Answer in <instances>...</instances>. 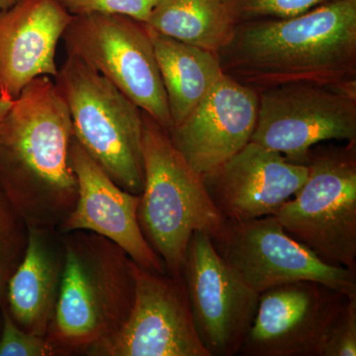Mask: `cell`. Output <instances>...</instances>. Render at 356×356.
<instances>
[{
  "instance_id": "7",
  "label": "cell",
  "mask_w": 356,
  "mask_h": 356,
  "mask_svg": "<svg viewBox=\"0 0 356 356\" xmlns=\"http://www.w3.org/2000/svg\"><path fill=\"white\" fill-rule=\"evenodd\" d=\"M62 39L67 55L108 79L165 130L172 127L146 23L119 14L74 16Z\"/></svg>"
},
{
  "instance_id": "5",
  "label": "cell",
  "mask_w": 356,
  "mask_h": 356,
  "mask_svg": "<svg viewBox=\"0 0 356 356\" xmlns=\"http://www.w3.org/2000/svg\"><path fill=\"white\" fill-rule=\"evenodd\" d=\"M55 83L64 96L74 137L124 191L144 189L143 111L81 58L67 55Z\"/></svg>"
},
{
  "instance_id": "15",
  "label": "cell",
  "mask_w": 356,
  "mask_h": 356,
  "mask_svg": "<svg viewBox=\"0 0 356 356\" xmlns=\"http://www.w3.org/2000/svg\"><path fill=\"white\" fill-rule=\"evenodd\" d=\"M257 110L259 92L222 74L202 102L168 134L192 170L203 175L250 142Z\"/></svg>"
},
{
  "instance_id": "9",
  "label": "cell",
  "mask_w": 356,
  "mask_h": 356,
  "mask_svg": "<svg viewBox=\"0 0 356 356\" xmlns=\"http://www.w3.org/2000/svg\"><path fill=\"white\" fill-rule=\"evenodd\" d=\"M217 252L259 294L298 280H314L353 296L356 271L334 266L293 238L275 216L245 222L226 221L212 238Z\"/></svg>"
},
{
  "instance_id": "1",
  "label": "cell",
  "mask_w": 356,
  "mask_h": 356,
  "mask_svg": "<svg viewBox=\"0 0 356 356\" xmlns=\"http://www.w3.org/2000/svg\"><path fill=\"white\" fill-rule=\"evenodd\" d=\"M216 55L222 74L257 92L313 84L356 95V0L236 23Z\"/></svg>"
},
{
  "instance_id": "17",
  "label": "cell",
  "mask_w": 356,
  "mask_h": 356,
  "mask_svg": "<svg viewBox=\"0 0 356 356\" xmlns=\"http://www.w3.org/2000/svg\"><path fill=\"white\" fill-rule=\"evenodd\" d=\"M28 229L22 261L8 282L9 309L25 331L46 337L55 314L64 266V248L51 229Z\"/></svg>"
},
{
  "instance_id": "3",
  "label": "cell",
  "mask_w": 356,
  "mask_h": 356,
  "mask_svg": "<svg viewBox=\"0 0 356 356\" xmlns=\"http://www.w3.org/2000/svg\"><path fill=\"white\" fill-rule=\"evenodd\" d=\"M65 234L60 291L46 337L58 351L86 353L118 331L132 311V259L97 234Z\"/></svg>"
},
{
  "instance_id": "16",
  "label": "cell",
  "mask_w": 356,
  "mask_h": 356,
  "mask_svg": "<svg viewBox=\"0 0 356 356\" xmlns=\"http://www.w3.org/2000/svg\"><path fill=\"white\" fill-rule=\"evenodd\" d=\"M72 17L58 0H18L0 11V96L15 99L37 77L57 76V44Z\"/></svg>"
},
{
  "instance_id": "23",
  "label": "cell",
  "mask_w": 356,
  "mask_h": 356,
  "mask_svg": "<svg viewBox=\"0 0 356 356\" xmlns=\"http://www.w3.org/2000/svg\"><path fill=\"white\" fill-rule=\"evenodd\" d=\"M356 355V295L348 297L332 324L322 356Z\"/></svg>"
},
{
  "instance_id": "24",
  "label": "cell",
  "mask_w": 356,
  "mask_h": 356,
  "mask_svg": "<svg viewBox=\"0 0 356 356\" xmlns=\"http://www.w3.org/2000/svg\"><path fill=\"white\" fill-rule=\"evenodd\" d=\"M17 217L13 205L0 191V271L6 274L10 270L9 266L22 245Z\"/></svg>"
},
{
  "instance_id": "18",
  "label": "cell",
  "mask_w": 356,
  "mask_h": 356,
  "mask_svg": "<svg viewBox=\"0 0 356 356\" xmlns=\"http://www.w3.org/2000/svg\"><path fill=\"white\" fill-rule=\"evenodd\" d=\"M149 30L173 127L188 116L222 76L221 65L212 51Z\"/></svg>"
},
{
  "instance_id": "6",
  "label": "cell",
  "mask_w": 356,
  "mask_h": 356,
  "mask_svg": "<svg viewBox=\"0 0 356 356\" xmlns=\"http://www.w3.org/2000/svg\"><path fill=\"white\" fill-rule=\"evenodd\" d=\"M308 178L275 217L322 261L356 271V142L316 145Z\"/></svg>"
},
{
  "instance_id": "20",
  "label": "cell",
  "mask_w": 356,
  "mask_h": 356,
  "mask_svg": "<svg viewBox=\"0 0 356 356\" xmlns=\"http://www.w3.org/2000/svg\"><path fill=\"white\" fill-rule=\"evenodd\" d=\"M334 0H224L236 23L261 19H284L308 13Z\"/></svg>"
},
{
  "instance_id": "4",
  "label": "cell",
  "mask_w": 356,
  "mask_h": 356,
  "mask_svg": "<svg viewBox=\"0 0 356 356\" xmlns=\"http://www.w3.org/2000/svg\"><path fill=\"white\" fill-rule=\"evenodd\" d=\"M144 189L138 208L143 235L165 262L166 273L180 276L195 232L216 238L226 220L215 207L198 175L173 146L168 131L143 112Z\"/></svg>"
},
{
  "instance_id": "11",
  "label": "cell",
  "mask_w": 356,
  "mask_h": 356,
  "mask_svg": "<svg viewBox=\"0 0 356 356\" xmlns=\"http://www.w3.org/2000/svg\"><path fill=\"white\" fill-rule=\"evenodd\" d=\"M181 275L204 348L210 356L238 355L254 323L259 293L202 232H195L189 241Z\"/></svg>"
},
{
  "instance_id": "26",
  "label": "cell",
  "mask_w": 356,
  "mask_h": 356,
  "mask_svg": "<svg viewBox=\"0 0 356 356\" xmlns=\"http://www.w3.org/2000/svg\"><path fill=\"white\" fill-rule=\"evenodd\" d=\"M17 1L18 0H0V11L6 10Z\"/></svg>"
},
{
  "instance_id": "25",
  "label": "cell",
  "mask_w": 356,
  "mask_h": 356,
  "mask_svg": "<svg viewBox=\"0 0 356 356\" xmlns=\"http://www.w3.org/2000/svg\"><path fill=\"white\" fill-rule=\"evenodd\" d=\"M13 102L14 99H13V98L8 97V96H0V120H1L2 117L6 115L7 110L10 108Z\"/></svg>"
},
{
  "instance_id": "19",
  "label": "cell",
  "mask_w": 356,
  "mask_h": 356,
  "mask_svg": "<svg viewBox=\"0 0 356 356\" xmlns=\"http://www.w3.org/2000/svg\"><path fill=\"white\" fill-rule=\"evenodd\" d=\"M146 25L170 38L217 54L236 22L224 0H159Z\"/></svg>"
},
{
  "instance_id": "22",
  "label": "cell",
  "mask_w": 356,
  "mask_h": 356,
  "mask_svg": "<svg viewBox=\"0 0 356 356\" xmlns=\"http://www.w3.org/2000/svg\"><path fill=\"white\" fill-rule=\"evenodd\" d=\"M55 346L47 339L23 330L6 310L0 336V356H51Z\"/></svg>"
},
{
  "instance_id": "2",
  "label": "cell",
  "mask_w": 356,
  "mask_h": 356,
  "mask_svg": "<svg viewBox=\"0 0 356 356\" xmlns=\"http://www.w3.org/2000/svg\"><path fill=\"white\" fill-rule=\"evenodd\" d=\"M72 137L69 107L48 76L28 83L0 120V191L27 228L60 227L76 205Z\"/></svg>"
},
{
  "instance_id": "14",
  "label": "cell",
  "mask_w": 356,
  "mask_h": 356,
  "mask_svg": "<svg viewBox=\"0 0 356 356\" xmlns=\"http://www.w3.org/2000/svg\"><path fill=\"white\" fill-rule=\"evenodd\" d=\"M70 161L77 180L74 209L58 228L88 231L119 245L139 266L168 273L165 262L147 242L138 222L140 195L124 191L72 137Z\"/></svg>"
},
{
  "instance_id": "21",
  "label": "cell",
  "mask_w": 356,
  "mask_h": 356,
  "mask_svg": "<svg viewBox=\"0 0 356 356\" xmlns=\"http://www.w3.org/2000/svg\"><path fill=\"white\" fill-rule=\"evenodd\" d=\"M72 16L119 14L146 23L159 0H58Z\"/></svg>"
},
{
  "instance_id": "10",
  "label": "cell",
  "mask_w": 356,
  "mask_h": 356,
  "mask_svg": "<svg viewBox=\"0 0 356 356\" xmlns=\"http://www.w3.org/2000/svg\"><path fill=\"white\" fill-rule=\"evenodd\" d=\"M135 300L123 325L91 346L93 356H210L199 339L182 275L132 261Z\"/></svg>"
},
{
  "instance_id": "13",
  "label": "cell",
  "mask_w": 356,
  "mask_h": 356,
  "mask_svg": "<svg viewBox=\"0 0 356 356\" xmlns=\"http://www.w3.org/2000/svg\"><path fill=\"white\" fill-rule=\"evenodd\" d=\"M309 166L250 142L202 175L215 207L226 221L275 216L305 184Z\"/></svg>"
},
{
  "instance_id": "12",
  "label": "cell",
  "mask_w": 356,
  "mask_h": 356,
  "mask_svg": "<svg viewBox=\"0 0 356 356\" xmlns=\"http://www.w3.org/2000/svg\"><path fill=\"white\" fill-rule=\"evenodd\" d=\"M348 297L314 280L269 288L259 294L238 355L322 356L327 334Z\"/></svg>"
},
{
  "instance_id": "8",
  "label": "cell",
  "mask_w": 356,
  "mask_h": 356,
  "mask_svg": "<svg viewBox=\"0 0 356 356\" xmlns=\"http://www.w3.org/2000/svg\"><path fill=\"white\" fill-rule=\"evenodd\" d=\"M330 140L356 142L355 93L313 84L259 91L250 142L306 165L312 147Z\"/></svg>"
},
{
  "instance_id": "27",
  "label": "cell",
  "mask_w": 356,
  "mask_h": 356,
  "mask_svg": "<svg viewBox=\"0 0 356 356\" xmlns=\"http://www.w3.org/2000/svg\"><path fill=\"white\" fill-rule=\"evenodd\" d=\"M6 274L0 271V289H1L2 283H3L4 278H6Z\"/></svg>"
}]
</instances>
